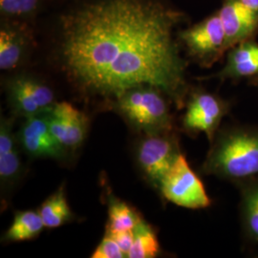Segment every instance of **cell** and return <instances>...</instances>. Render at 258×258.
<instances>
[{"mask_svg": "<svg viewBox=\"0 0 258 258\" xmlns=\"http://www.w3.org/2000/svg\"><path fill=\"white\" fill-rule=\"evenodd\" d=\"M243 4L248 6L250 9L258 12V0H239Z\"/></svg>", "mask_w": 258, "mask_h": 258, "instance_id": "23", "label": "cell"}, {"mask_svg": "<svg viewBox=\"0 0 258 258\" xmlns=\"http://www.w3.org/2000/svg\"><path fill=\"white\" fill-rule=\"evenodd\" d=\"M249 83H250L251 85H253V86H256V87H258V77L254 78V79H252L251 81H249Z\"/></svg>", "mask_w": 258, "mask_h": 258, "instance_id": "24", "label": "cell"}, {"mask_svg": "<svg viewBox=\"0 0 258 258\" xmlns=\"http://www.w3.org/2000/svg\"><path fill=\"white\" fill-rule=\"evenodd\" d=\"M38 212L45 228L48 229L58 228L65 223L71 221L73 213L67 203L63 186L49 196L42 203Z\"/></svg>", "mask_w": 258, "mask_h": 258, "instance_id": "16", "label": "cell"}, {"mask_svg": "<svg viewBox=\"0 0 258 258\" xmlns=\"http://www.w3.org/2000/svg\"><path fill=\"white\" fill-rule=\"evenodd\" d=\"M49 111L26 118L19 132V142L30 156L60 159L65 154V149L51 131Z\"/></svg>", "mask_w": 258, "mask_h": 258, "instance_id": "11", "label": "cell"}, {"mask_svg": "<svg viewBox=\"0 0 258 258\" xmlns=\"http://www.w3.org/2000/svg\"><path fill=\"white\" fill-rule=\"evenodd\" d=\"M204 173L236 184L258 175V125L219 129L202 167Z\"/></svg>", "mask_w": 258, "mask_h": 258, "instance_id": "2", "label": "cell"}, {"mask_svg": "<svg viewBox=\"0 0 258 258\" xmlns=\"http://www.w3.org/2000/svg\"><path fill=\"white\" fill-rule=\"evenodd\" d=\"M48 120L53 135L64 149L79 148L85 140L87 116L71 103L55 102L49 111Z\"/></svg>", "mask_w": 258, "mask_h": 258, "instance_id": "9", "label": "cell"}, {"mask_svg": "<svg viewBox=\"0 0 258 258\" xmlns=\"http://www.w3.org/2000/svg\"><path fill=\"white\" fill-rule=\"evenodd\" d=\"M21 172L17 141L13 134V120L1 118L0 125V181L2 187L15 184Z\"/></svg>", "mask_w": 258, "mask_h": 258, "instance_id": "14", "label": "cell"}, {"mask_svg": "<svg viewBox=\"0 0 258 258\" xmlns=\"http://www.w3.org/2000/svg\"><path fill=\"white\" fill-rule=\"evenodd\" d=\"M234 184L239 191L242 233L249 243L258 246V175Z\"/></svg>", "mask_w": 258, "mask_h": 258, "instance_id": "13", "label": "cell"}, {"mask_svg": "<svg viewBox=\"0 0 258 258\" xmlns=\"http://www.w3.org/2000/svg\"><path fill=\"white\" fill-rule=\"evenodd\" d=\"M159 190L166 201L184 209L201 210L212 205L203 182L182 153L166 173Z\"/></svg>", "mask_w": 258, "mask_h": 258, "instance_id": "5", "label": "cell"}, {"mask_svg": "<svg viewBox=\"0 0 258 258\" xmlns=\"http://www.w3.org/2000/svg\"><path fill=\"white\" fill-rule=\"evenodd\" d=\"M39 0H0L1 14L11 18H24L37 9Z\"/></svg>", "mask_w": 258, "mask_h": 258, "instance_id": "20", "label": "cell"}, {"mask_svg": "<svg viewBox=\"0 0 258 258\" xmlns=\"http://www.w3.org/2000/svg\"><path fill=\"white\" fill-rule=\"evenodd\" d=\"M111 236L113 239L117 242L120 249L125 253L126 257L128 255L129 250L132 247L134 241V231H123L114 233H105Z\"/></svg>", "mask_w": 258, "mask_h": 258, "instance_id": "22", "label": "cell"}, {"mask_svg": "<svg viewBox=\"0 0 258 258\" xmlns=\"http://www.w3.org/2000/svg\"><path fill=\"white\" fill-rule=\"evenodd\" d=\"M134 231V241L129 250V258L156 257L160 252V243L156 231L142 220Z\"/></svg>", "mask_w": 258, "mask_h": 258, "instance_id": "19", "label": "cell"}, {"mask_svg": "<svg viewBox=\"0 0 258 258\" xmlns=\"http://www.w3.org/2000/svg\"><path fill=\"white\" fill-rule=\"evenodd\" d=\"M178 40L196 63L212 67L226 55L228 49L221 19L216 11L208 18L178 33Z\"/></svg>", "mask_w": 258, "mask_h": 258, "instance_id": "4", "label": "cell"}, {"mask_svg": "<svg viewBox=\"0 0 258 258\" xmlns=\"http://www.w3.org/2000/svg\"><path fill=\"white\" fill-rule=\"evenodd\" d=\"M92 258H122L126 257L125 253L120 249L117 242L111 236L105 234L102 242L93 252Z\"/></svg>", "mask_w": 258, "mask_h": 258, "instance_id": "21", "label": "cell"}, {"mask_svg": "<svg viewBox=\"0 0 258 258\" xmlns=\"http://www.w3.org/2000/svg\"><path fill=\"white\" fill-rule=\"evenodd\" d=\"M142 220L141 215L133 208L125 202L111 196L106 233L133 231Z\"/></svg>", "mask_w": 258, "mask_h": 258, "instance_id": "18", "label": "cell"}, {"mask_svg": "<svg viewBox=\"0 0 258 258\" xmlns=\"http://www.w3.org/2000/svg\"><path fill=\"white\" fill-rule=\"evenodd\" d=\"M221 69L210 79L237 82L251 81L258 77V42L255 39L246 40L230 48Z\"/></svg>", "mask_w": 258, "mask_h": 258, "instance_id": "12", "label": "cell"}, {"mask_svg": "<svg viewBox=\"0 0 258 258\" xmlns=\"http://www.w3.org/2000/svg\"><path fill=\"white\" fill-rule=\"evenodd\" d=\"M226 35L227 49L240 42L255 39L258 35V12L239 0H222L217 10Z\"/></svg>", "mask_w": 258, "mask_h": 258, "instance_id": "10", "label": "cell"}, {"mask_svg": "<svg viewBox=\"0 0 258 258\" xmlns=\"http://www.w3.org/2000/svg\"><path fill=\"white\" fill-rule=\"evenodd\" d=\"M181 153L178 139L172 131L152 133L139 144L137 161L150 184L159 189Z\"/></svg>", "mask_w": 258, "mask_h": 258, "instance_id": "7", "label": "cell"}, {"mask_svg": "<svg viewBox=\"0 0 258 258\" xmlns=\"http://www.w3.org/2000/svg\"><path fill=\"white\" fill-rule=\"evenodd\" d=\"M27 50L25 33L16 26L3 25L0 30V69L12 70L22 61Z\"/></svg>", "mask_w": 258, "mask_h": 258, "instance_id": "15", "label": "cell"}, {"mask_svg": "<svg viewBox=\"0 0 258 258\" xmlns=\"http://www.w3.org/2000/svg\"><path fill=\"white\" fill-rule=\"evenodd\" d=\"M39 212L25 211L16 213L14 221L5 234L9 241H25L37 237L44 228Z\"/></svg>", "mask_w": 258, "mask_h": 258, "instance_id": "17", "label": "cell"}, {"mask_svg": "<svg viewBox=\"0 0 258 258\" xmlns=\"http://www.w3.org/2000/svg\"><path fill=\"white\" fill-rule=\"evenodd\" d=\"M165 94L156 87L141 85L120 95L117 108L137 128L148 134L172 131V118Z\"/></svg>", "mask_w": 258, "mask_h": 258, "instance_id": "3", "label": "cell"}, {"mask_svg": "<svg viewBox=\"0 0 258 258\" xmlns=\"http://www.w3.org/2000/svg\"><path fill=\"white\" fill-rule=\"evenodd\" d=\"M184 105L183 127L189 133H204L210 142L231 109L228 101L201 88L192 89L189 95L187 93Z\"/></svg>", "mask_w": 258, "mask_h": 258, "instance_id": "6", "label": "cell"}, {"mask_svg": "<svg viewBox=\"0 0 258 258\" xmlns=\"http://www.w3.org/2000/svg\"><path fill=\"white\" fill-rule=\"evenodd\" d=\"M10 103L20 116L29 118L50 110L55 104L53 90L34 77L19 75L7 84Z\"/></svg>", "mask_w": 258, "mask_h": 258, "instance_id": "8", "label": "cell"}, {"mask_svg": "<svg viewBox=\"0 0 258 258\" xmlns=\"http://www.w3.org/2000/svg\"><path fill=\"white\" fill-rule=\"evenodd\" d=\"M184 15L152 0H101L65 17L60 57L83 90L117 99L150 85L184 107L186 61L173 37Z\"/></svg>", "mask_w": 258, "mask_h": 258, "instance_id": "1", "label": "cell"}]
</instances>
